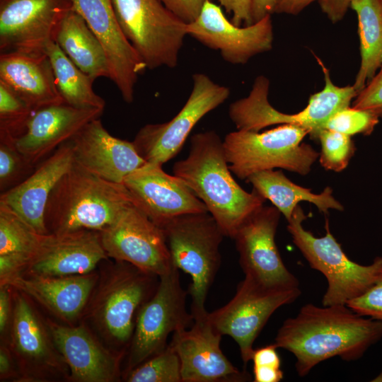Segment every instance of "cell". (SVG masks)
<instances>
[{"label":"cell","instance_id":"cell-3","mask_svg":"<svg viewBox=\"0 0 382 382\" xmlns=\"http://www.w3.org/2000/svg\"><path fill=\"white\" fill-rule=\"evenodd\" d=\"M102 262V271L82 317L108 348L125 354L138 311L154 294L159 277L124 261L109 262L108 258Z\"/></svg>","mask_w":382,"mask_h":382},{"label":"cell","instance_id":"cell-16","mask_svg":"<svg viewBox=\"0 0 382 382\" xmlns=\"http://www.w3.org/2000/svg\"><path fill=\"white\" fill-rule=\"evenodd\" d=\"M280 215L274 206L263 205L241 225L233 239L245 277L270 287H299L275 242Z\"/></svg>","mask_w":382,"mask_h":382},{"label":"cell","instance_id":"cell-22","mask_svg":"<svg viewBox=\"0 0 382 382\" xmlns=\"http://www.w3.org/2000/svg\"><path fill=\"white\" fill-rule=\"evenodd\" d=\"M69 141L76 163L112 183L123 184L129 174L146 163L132 141L112 136L100 118L89 122Z\"/></svg>","mask_w":382,"mask_h":382},{"label":"cell","instance_id":"cell-21","mask_svg":"<svg viewBox=\"0 0 382 382\" xmlns=\"http://www.w3.org/2000/svg\"><path fill=\"white\" fill-rule=\"evenodd\" d=\"M54 343L65 361L69 381L112 382L120 378L125 354L108 348L86 323L66 325L46 318Z\"/></svg>","mask_w":382,"mask_h":382},{"label":"cell","instance_id":"cell-17","mask_svg":"<svg viewBox=\"0 0 382 382\" xmlns=\"http://www.w3.org/2000/svg\"><path fill=\"white\" fill-rule=\"evenodd\" d=\"M187 35L219 51L226 62L245 64L253 57L270 51L273 44L271 15L248 26L228 21L221 7L208 1L195 21L187 24Z\"/></svg>","mask_w":382,"mask_h":382},{"label":"cell","instance_id":"cell-31","mask_svg":"<svg viewBox=\"0 0 382 382\" xmlns=\"http://www.w3.org/2000/svg\"><path fill=\"white\" fill-rule=\"evenodd\" d=\"M64 103L81 109L104 110L105 102L93 89V79L79 69L54 41L45 49Z\"/></svg>","mask_w":382,"mask_h":382},{"label":"cell","instance_id":"cell-14","mask_svg":"<svg viewBox=\"0 0 382 382\" xmlns=\"http://www.w3.org/2000/svg\"><path fill=\"white\" fill-rule=\"evenodd\" d=\"M100 234L109 258L158 277L174 267L163 231L133 204Z\"/></svg>","mask_w":382,"mask_h":382},{"label":"cell","instance_id":"cell-10","mask_svg":"<svg viewBox=\"0 0 382 382\" xmlns=\"http://www.w3.org/2000/svg\"><path fill=\"white\" fill-rule=\"evenodd\" d=\"M179 271L174 267L160 276L154 294L139 310L125 373L164 349L170 334L192 325L193 316L187 309L188 293L182 286Z\"/></svg>","mask_w":382,"mask_h":382},{"label":"cell","instance_id":"cell-27","mask_svg":"<svg viewBox=\"0 0 382 382\" xmlns=\"http://www.w3.org/2000/svg\"><path fill=\"white\" fill-rule=\"evenodd\" d=\"M0 81L33 110L64 103L46 54H1Z\"/></svg>","mask_w":382,"mask_h":382},{"label":"cell","instance_id":"cell-32","mask_svg":"<svg viewBox=\"0 0 382 382\" xmlns=\"http://www.w3.org/2000/svg\"><path fill=\"white\" fill-rule=\"evenodd\" d=\"M47 234H41L16 212L0 203V254L21 253L32 257Z\"/></svg>","mask_w":382,"mask_h":382},{"label":"cell","instance_id":"cell-19","mask_svg":"<svg viewBox=\"0 0 382 382\" xmlns=\"http://www.w3.org/2000/svg\"><path fill=\"white\" fill-rule=\"evenodd\" d=\"M162 166L146 163L125 178L123 185L136 207L158 227L182 214L208 212L182 180Z\"/></svg>","mask_w":382,"mask_h":382},{"label":"cell","instance_id":"cell-24","mask_svg":"<svg viewBox=\"0 0 382 382\" xmlns=\"http://www.w3.org/2000/svg\"><path fill=\"white\" fill-rule=\"evenodd\" d=\"M103 111L77 108L64 103L41 108L34 111L25 132L14 139L16 146L37 166L86 124L100 118Z\"/></svg>","mask_w":382,"mask_h":382},{"label":"cell","instance_id":"cell-44","mask_svg":"<svg viewBox=\"0 0 382 382\" xmlns=\"http://www.w3.org/2000/svg\"><path fill=\"white\" fill-rule=\"evenodd\" d=\"M274 344L255 349L251 361L253 366L267 368H281V359Z\"/></svg>","mask_w":382,"mask_h":382},{"label":"cell","instance_id":"cell-39","mask_svg":"<svg viewBox=\"0 0 382 382\" xmlns=\"http://www.w3.org/2000/svg\"><path fill=\"white\" fill-rule=\"evenodd\" d=\"M352 107L368 110L382 118V66L357 94Z\"/></svg>","mask_w":382,"mask_h":382},{"label":"cell","instance_id":"cell-30","mask_svg":"<svg viewBox=\"0 0 382 382\" xmlns=\"http://www.w3.org/2000/svg\"><path fill=\"white\" fill-rule=\"evenodd\" d=\"M358 18L361 64L352 85L358 93L382 66V0H352Z\"/></svg>","mask_w":382,"mask_h":382},{"label":"cell","instance_id":"cell-23","mask_svg":"<svg viewBox=\"0 0 382 382\" xmlns=\"http://www.w3.org/2000/svg\"><path fill=\"white\" fill-rule=\"evenodd\" d=\"M108 258L100 231L80 230L59 235L47 234L22 274L42 277L84 274L94 272Z\"/></svg>","mask_w":382,"mask_h":382},{"label":"cell","instance_id":"cell-8","mask_svg":"<svg viewBox=\"0 0 382 382\" xmlns=\"http://www.w3.org/2000/svg\"><path fill=\"white\" fill-rule=\"evenodd\" d=\"M306 219L298 205L288 221L287 230L310 267L321 272L327 280L322 305H346L374 284L382 268V257H376L368 265L351 260L331 233L328 219L325 236L316 237L303 228L302 222Z\"/></svg>","mask_w":382,"mask_h":382},{"label":"cell","instance_id":"cell-34","mask_svg":"<svg viewBox=\"0 0 382 382\" xmlns=\"http://www.w3.org/2000/svg\"><path fill=\"white\" fill-rule=\"evenodd\" d=\"M13 137L0 134V192L20 185L35 170L33 164L17 148Z\"/></svg>","mask_w":382,"mask_h":382},{"label":"cell","instance_id":"cell-1","mask_svg":"<svg viewBox=\"0 0 382 382\" xmlns=\"http://www.w3.org/2000/svg\"><path fill=\"white\" fill-rule=\"evenodd\" d=\"M381 338V321L362 316L347 305L307 303L283 322L274 344L295 356L297 374L305 376L332 357L356 361Z\"/></svg>","mask_w":382,"mask_h":382},{"label":"cell","instance_id":"cell-50","mask_svg":"<svg viewBox=\"0 0 382 382\" xmlns=\"http://www.w3.org/2000/svg\"><path fill=\"white\" fill-rule=\"evenodd\" d=\"M372 381H382V372L379 374Z\"/></svg>","mask_w":382,"mask_h":382},{"label":"cell","instance_id":"cell-2","mask_svg":"<svg viewBox=\"0 0 382 382\" xmlns=\"http://www.w3.org/2000/svg\"><path fill=\"white\" fill-rule=\"evenodd\" d=\"M173 173L206 205L225 236L231 238L265 201L256 190L248 192L236 181L223 140L212 130L191 137L188 155L174 163Z\"/></svg>","mask_w":382,"mask_h":382},{"label":"cell","instance_id":"cell-46","mask_svg":"<svg viewBox=\"0 0 382 382\" xmlns=\"http://www.w3.org/2000/svg\"><path fill=\"white\" fill-rule=\"evenodd\" d=\"M352 0H320L322 11L326 14L332 23L341 21L349 8Z\"/></svg>","mask_w":382,"mask_h":382},{"label":"cell","instance_id":"cell-11","mask_svg":"<svg viewBox=\"0 0 382 382\" xmlns=\"http://www.w3.org/2000/svg\"><path fill=\"white\" fill-rule=\"evenodd\" d=\"M299 287H270L245 277L233 298L221 308L208 312V320L222 336L238 345L243 362L251 361L254 342L271 316L301 295Z\"/></svg>","mask_w":382,"mask_h":382},{"label":"cell","instance_id":"cell-18","mask_svg":"<svg viewBox=\"0 0 382 382\" xmlns=\"http://www.w3.org/2000/svg\"><path fill=\"white\" fill-rule=\"evenodd\" d=\"M70 1L101 44L108 59L109 79L122 99L131 103L138 76L147 68L122 30L112 0Z\"/></svg>","mask_w":382,"mask_h":382},{"label":"cell","instance_id":"cell-41","mask_svg":"<svg viewBox=\"0 0 382 382\" xmlns=\"http://www.w3.org/2000/svg\"><path fill=\"white\" fill-rule=\"evenodd\" d=\"M164 6L186 24L192 23L200 14L208 1L214 0H159Z\"/></svg>","mask_w":382,"mask_h":382},{"label":"cell","instance_id":"cell-40","mask_svg":"<svg viewBox=\"0 0 382 382\" xmlns=\"http://www.w3.org/2000/svg\"><path fill=\"white\" fill-rule=\"evenodd\" d=\"M31 257L21 253L0 254V286L8 284L26 270Z\"/></svg>","mask_w":382,"mask_h":382},{"label":"cell","instance_id":"cell-7","mask_svg":"<svg viewBox=\"0 0 382 382\" xmlns=\"http://www.w3.org/2000/svg\"><path fill=\"white\" fill-rule=\"evenodd\" d=\"M308 134L305 129L287 124L263 132H230L223 140L229 168L243 180L257 172L277 168L306 175L320 156L302 143Z\"/></svg>","mask_w":382,"mask_h":382},{"label":"cell","instance_id":"cell-20","mask_svg":"<svg viewBox=\"0 0 382 382\" xmlns=\"http://www.w3.org/2000/svg\"><path fill=\"white\" fill-rule=\"evenodd\" d=\"M208 313V312H207ZM194 318L192 325L172 335L169 343L177 352L182 382H242L250 376L241 371L223 353L222 335L207 317Z\"/></svg>","mask_w":382,"mask_h":382},{"label":"cell","instance_id":"cell-29","mask_svg":"<svg viewBox=\"0 0 382 382\" xmlns=\"http://www.w3.org/2000/svg\"><path fill=\"white\" fill-rule=\"evenodd\" d=\"M265 199L272 204L289 221L299 203L308 202L325 214L329 209L344 210L343 206L332 195V190L326 187L320 194L291 182L281 170H265L257 172L245 180Z\"/></svg>","mask_w":382,"mask_h":382},{"label":"cell","instance_id":"cell-36","mask_svg":"<svg viewBox=\"0 0 382 382\" xmlns=\"http://www.w3.org/2000/svg\"><path fill=\"white\" fill-rule=\"evenodd\" d=\"M317 140L321 146L319 156L320 165L325 170L335 172L343 170L356 149L351 137L336 131L323 129Z\"/></svg>","mask_w":382,"mask_h":382},{"label":"cell","instance_id":"cell-28","mask_svg":"<svg viewBox=\"0 0 382 382\" xmlns=\"http://www.w3.org/2000/svg\"><path fill=\"white\" fill-rule=\"evenodd\" d=\"M54 42L79 69L94 80L109 78L108 59L101 44L73 8L61 21Z\"/></svg>","mask_w":382,"mask_h":382},{"label":"cell","instance_id":"cell-49","mask_svg":"<svg viewBox=\"0 0 382 382\" xmlns=\"http://www.w3.org/2000/svg\"><path fill=\"white\" fill-rule=\"evenodd\" d=\"M277 0H252L253 23L274 13Z\"/></svg>","mask_w":382,"mask_h":382},{"label":"cell","instance_id":"cell-26","mask_svg":"<svg viewBox=\"0 0 382 382\" xmlns=\"http://www.w3.org/2000/svg\"><path fill=\"white\" fill-rule=\"evenodd\" d=\"M99 272L64 277L21 274L8 285L23 292L66 325L81 318Z\"/></svg>","mask_w":382,"mask_h":382},{"label":"cell","instance_id":"cell-33","mask_svg":"<svg viewBox=\"0 0 382 382\" xmlns=\"http://www.w3.org/2000/svg\"><path fill=\"white\" fill-rule=\"evenodd\" d=\"M124 379L128 382H182L179 357L168 344L161 352L125 373Z\"/></svg>","mask_w":382,"mask_h":382},{"label":"cell","instance_id":"cell-25","mask_svg":"<svg viewBox=\"0 0 382 382\" xmlns=\"http://www.w3.org/2000/svg\"><path fill=\"white\" fill-rule=\"evenodd\" d=\"M74 163L71 144L68 141L41 161L23 183L1 193L0 203L11 208L38 233L50 234L45 224L50 195Z\"/></svg>","mask_w":382,"mask_h":382},{"label":"cell","instance_id":"cell-13","mask_svg":"<svg viewBox=\"0 0 382 382\" xmlns=\"http://www.w3.org/2000/svg\"><path fill=\"white\" fill-rule=\"evenodd\" d=\"M192 82L186 103L173 119L146 125L136 134L132 142L146 163L163 166L173 158L197 122L230 96L228 87L215 83L204 74H193Z\"/></svg>","mask_w":382,"mask_h":382},{"label":"cell","instance_id":"cell-38","mask_svg":"<svg viewBox=\"0 0 382 382\" xmlns=\"http://www.w3.org/2000/svg\"><path fill=\"white\" fill-rule=\"evenodd\" d=\"M346 305L362 316L382 322V268L374 284Z\"/></svg>","mask_w":382,"mask_h":382},{"label":"cell","instance_id":"cell-47","mask_svg":"<svg viewBox=\"0 0 382 382\" xmlns=\"http://www.w3.org/2000/svg\"><path fill=\"white\" fill-rule=\"evenodd\" d=\"M315 1L320 0H277L274 13L297 15Z\"/></svg>","mask_w":382,"mask_h":382},{"label":"cell","instance_id":"cell-48","mask_svg":"<svg viewBox=\"0 0 382 382\" xmlns=\"http://www.w3.org/2000/svg\"><path fill=\"white\" fill-rule=\"evenodd\" d=\"M253 373L255 382H279L284 377V373L281 368L253 366Z\"/></svg>","mask_w":382,"mask_h":382},{"label":"cell","instance_id":"cell-12","mask_svg":"<svg viewBox=\"0 0 382 382\" xmlns=\"http://www.w3.org/2000/svg\"><path fill=\"white\" fill-rule=\"evenodd\" d=\"M5 342L17 366V381L69 380V368L54 343L46 318L27 295L14 288L11 323Z\"/></svg>","mask_w":382,"mask_h":382},{"label":"cell","instance_id":"cell-15","mask_svg":"<svg viewBox=\"0 0 382 382\" xmlns=\"http://www.w3.org/2000/svg\"><path fill=\"white\" fill-rule=\"evenodd\" d=\"M70 0H1L0 53L45 54Z\"/></svg>","mask_w":382,"mask_h":382},{"label":"cell","instance_id":"cell-4","mask_svg":"<svg viewBox=\"0 0 382 382\" xmlns=\"http://www.w3.org/2000/svg\"><path fill=\"white\" fill-rule=\"evenodd\" d=\"M131 204L123 184L106 180L74 162L50 195L45 224L50 234L100 231Z\"/></svg>","mask_w":382,"mask_h":382},{"label":"cell","instance_id":"cell-37","mask_svg":"<svg viewBox=\"0 0 382 382\" xmlns=\"http://www.w3.org/2000/svg\"><path fill=\"white\" fill-rule=\"evenodd\" d=\"M379 117L371 112L352 107L345 108L333 114L326 122L324 129L346 135L370 134L378 123Z\"/></svg>","mask_w":382,"mask_h":382},{"label":"cell","instance_id":"cell-9","mask_svg":"<svg viewBox=\"0 0 382 382\" xmlns=\"http://www.w3.org/2000/svg\"><path fill=\"white\" fill-rule=\"evenodd\" d=\"M125 35L146 68L177 66L187 24L159 0H112Z\"/></svg>","mask_w":382,"mask_h":382},{"label":"cell","instance_id":"cell-45","mask_svg":"<svg viewBox=\"0 0 382 382\" xmlns=\"http://www.w3.org/2000/svg\"><path fill=\"white\" fill-rule=\"evenodd\" d=\"M18 373L13 357L8 344L1 342L0 346V379L1 381L13 379L17 381Z\"/></svg>","mask_w":382,"mask_h":382},{"label":"cell","instance_id":"cell-42","mask_svg":"<svg viewBox=\"0 0 382 382\" xmlns=\"http://www.w3.org/2000/svg\"><path fill=\"white\" fill-rule=\"evenodd\" d=\"M226 13L232 14L231 22L236 25L253 24L252 0H218Z\"/></svg>","mask_w":382,"mask_h":382},{"label":"cell","instance_id":"cell-43","mask_svg":"<svg viewBox=\"0 0 382 382\" xmlns=\"http://www.w3.org/2000/svg\"><path fill=\"white\" fill-rule=\"evenodd\" d=\"M13 314V288L0 286V334L1 342H6Z\"/></svg>","mask_w":382,"mask_h":382},{"label":"cell","instance_id":"cell-6","mask_svg":"<svg viewBox=\"0 0 382 382\" xmlns=\"http://www.w3.org/2000/svg\"><path fill=\"white\" fill-rule=\"evenodd\" d=\"M324 74L323 89L310 96L307 106L295 114H286L276 110L268 101L270 81L258 76L249 95L233 102L228 116L237 130L260 132L274 125H292L308 131L312 139L317 140L328 119L336 112L349 107L358 92L353 86L340 87L330 79L329 70L316 57Z\"/></svg>","mask_w":382,"mask_h":382},{"label":"cell","instance_id":"cell-35","mask_svg":"<svg viewBox=\"0 0 382 382\" xmlns=\"http://www.w3.org/2000/svg\"><path fill=\"white\" fill-rule=\"evenodd\" d=\"M35 110L0 81V134L21 135Z\"/></svg>","mask_w":382,"mask_h":382},{"label":"cell","instance_id":"cell-5","mask_svg":"<svg viewBox=\"0 0 382 382\" xmlns=\"http://www.w3.org/2000/svg\"><path fill=\"white\" fill-rule=\"evenodd\" d=\"M160 228L173 266L190 276L187 293L193 318L205 316V301L221 265L220 245L225 235L208 212L173 217Z\"/></svg>","mask_w":382,"mask_h":382}]
</instances>
